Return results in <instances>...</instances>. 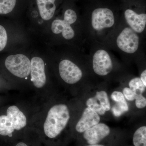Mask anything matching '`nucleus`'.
Segmentation results:
<instances>
[{"label": "nucleus", "instance_id": "1", "mask_svg": "<svg viewBox=\"0 0 146 146\" xmlns=\"http://www.w3.org/2000/svg\"><path fill=\"white\" fill-rule=\"evenodd\" d=\"M70 119L69 108L65 104H51L50 99L39 106L34 115L31 128L40 141L46 145L63 132Z\"/></svg>", "mask_w": 146, "mask_h": 146}, {"label": "nucleus", "instance_id": "2", "mask_svg": "<svg viewBox=\"0 0 146 146\" xmlns=\"http://www.w3.org/2000/svg\"><path fill=\"white\" fill-rule=\"evenodd\" d=\"M39 106L35 103H13L0 115V135L13 138V141L23 136L31 128L34 115Z\"/></svg>", "mask_w": 146, "mask_h": 146}, {"label": "nucleus", "instance_id": "3", "mask_svg": "<svg viewBox=\"0 0 146 146\" xmlns=\"http://www.w3.org/2000/svg\"><path fill=\"white\" fill-rule=\"evenodd\" d=\"M30 80L35 93V103L41 105L50 99L47 90L46 66L41 57L35 56L31 60Z\"/></svg>", "mask_w": 146, "mask_h": 146}, {"label": "nucleus", "instance_id": "4", "mask_svg": "<svg viewBox=\"0 0 146 146\" xmlns=\"http://www.w3.org/2000/svg\"><path fill=\"white\" fill-rule=\"evenodd\" d=\"M5 65L13 76L21 79H27L30 74L31 61L23 54L11 55L6 58Z\"/></svg>", "mask_w": 146, "mask_h": 146}, {"label": "nucleus", "instance_id": "5", "mask_svg": "<svg viewBox=\"0 0 146 146\" xmlns=\"http://www.w3.org/2000/svg\"><path fill=\"white\" fill-rule=\"evenodd\" d=\"M117 46L121 50L128 54H133L139 47V37L130 27L123 30L117 39Z\"/></svg>", "mask_w": 146, "mask_h": 146}, {"label": "nucleus", "instance_id": "6", "mask_svg": "<svg viewBox=\"0 0 146 146\" xmlns=\"http://www.w3.org/2000/svg\"><path fill=\"white\" fill-rule=\"evenodd\" d=\"M115 23V16L109 9L97 8L92 12L91 25L93 29L96 31H101L104 29L110 28Z\"/></svg>", "mask_w": 146, "mask_h": 146}, {"label": "nucleus", "instance_id": "7", "mask_svg": "<svg viewBox=\"0 0 146 146\" xmlns=\"http://www.w3.org/2000/svg\"><path fill=\"white\" fill-rule=\"evenodd\" d=\"M58 71L60 78L68 84H75L82 78V72L80 68L68 59L60 61L58 65Z\"/></svg>", "mask_w": 146, "mask_h": 146}, {"label": "nucleus", "instance_id": "8", "mask_svg": "<svg viewBox=\"0 0 146 146\" xmlns=\"http://www.w3.org/2000/svg\"><path fill=\"white\" fill-rule=\"evenodd\" d=\"M93 67L94 72L99 76L107 75L112 71L113 68L112 59L106 51L100 49L94 53Z\"/></svg>", "mask_w": 146, "mask_h": 146}, {"label": "nucleus", "instance_id": "9", "mask_svg": "<svg viewBox=\"0 0 146 146\" xmlns=\"http://www.w3.org/2000/svg\"><path fill=\"white\" fill-rule=\"evenodd\" d=\"M84 132V138L88 143L96 145L109 135L110 129L105 124L99 123Z\"/></svg>", "mask_w": 146, "mask_h": 146}, {"label": "nucleus", "instance_id": "10", "mask_svg": "<svg viewBox=\"0 0 146 146\" xmlns=\"http://www.w3.org/2000/svg\"><path fill=\"white\" fill-rule=\"evenodd\" d=\"M100 120L99 115L97 112L89 107L86 108L76 125V130L79 133H82L99 123Z\"/></svg>", "mask_w": 146, "mask_h": 146}, {"label": "nucleus", "instance_id": "11", "mask_svg": "<svg viewBox=\"0 0 146 146\" xmlns=\"http://www.w3.org/2000/svg\"><path fill=\"white\" fill-rule=\"evenodd\" d=\"M124 16L128 25L133 31L136 33L144 31L146 25V13L138 14L134 11L128 9L125 11Z\"/></svg>", "mask_w": 146, "mask_h": 146}, {"label": "nucleus", "instance_id": "12", "mask_svg": "<svg viewBox=\"0 0 146 146\" xmlns=\"http://www.w3.org/2000/svg\"><path fill=\"white\" fill-rule=\"evenodd\" d=\"M51 30L54 34L62 33L63 37L67 40L72 39L75 36V32L70 24L64 19H56L53 21Z\"/></svg>", "mask_w": 146, "mask_h": 146}, {"label": "nucleus", "instance_id": "13", "mask_svg": "<svg viewBox=\"0 0 146 146\" xmlns=\"http://www.w3.org/2000/svg\"><path fill=\"white\" fill-rule=\"evenodd\" d=\"M56 0H36L39 14L42 19L49 21L54 15L56 5Z\"/></svg>", "mask_w": 146, "mask_h": 146}, {"label": "nucleus", "instance_id": "14", "mask_svg": "<svg viewBox=\"0 0 146 146\" xmlns=\"http://www.w3.org/2000/svg\"><path fill=\"white\" fill-rule=\"evenodd\" d=\"M135 146H146V127H141L135 131L133 136Z\"/></svg>", "mask_w": 146, "mask_h": 146}, {"label": "nucleus", "instance_id": "15", "mask_svg": "<svg viewBox=\"0 0 146 146\" xmlns=\"http://www.w3.org/2000/svg\"><path fill=\"white\" fill-rule=\"evenodd\" d=\"M17 0H0V14L11 12L16 6Z\"/></svg>", "mask_w": 146, "mask_h": 146}, {"label": "nucleus", "instance_id": "16", "mask_svg": "<svg viewBox=\"0 0 146 146\" xmlns=\"http://www.w3.org/2000/svg\"><path fill=\"white\" fill-rule=\"evenodd\" d=\"M129 88L137 94H142L145 90L146 86H145L140 78H135L131 79L129 83Z\"/></svg>", "mask_w": 146, "mask_h": 146}, {"label": "nucleus", "instance_id": "17", "mask_svg": "<svg viewBox=\"0 0 146 146\" xmlns=\"http://www.w3.org/2000/svg\"><path fill=\"white\" fill-rule=\"evenodd\" d=\"M95 97L100 102V104L104 108L106 111L110 110L111 108L110 103L107 93L105 91H98Z\"/></svg>", "mask_w": 146, "mask_h": 146}, {"label": "nucleus", "instance_id": "18", "mask_svg": "<svg viewBox=\"0 0 146 146\" xmlns=\"http://www.w3.org/2000/svg\"><path fill=\"white\" fill-rule=\"evenodd\" d=\"M86 105L88 107L93 110L98 115H102L105 113L106 110L100 104L98 103V100L95 97L90 98L87 100Z\"/></svg>", "mask_w": 146, "mask_h": 146}, {"label": "nucleus", "instance_id": "19", "mask_svg": "<svg viewBox=\"0 0 146 146\" xmlns=\"http://www.w3.org/2000/svg\"><path fill=\"white\" fill-rule=\"evenodd\" d=\"M30 129L27 131L23 136L13 141V146H35L34 145L35 141L33 142L30 141L29 137V131Z\"/></svg>", "mask_w": 146, "mask_h": 146}, {"label": "nucleus", "instance_id": "20", "mask_svg": "<svg viewBox=\"0 0 146 146\" xmlns=\"http://www.w3.org/2000/svg\"><path fill=\"white\" fill-rule=\"evenodd\" d=\"M129 110V107L126 101L117 103L112 108V111L115 117H119Z\"/></svg>", "mask_w": 146, "mask_h": 146}, {"label": "nucleus", "instance_id": "21", "mask_svg": "<svg viewBox=\"0 0 146 146\" xmlns=\"http://www.w3.org/2000/svg\"><path fill=\"white\" fill-rule=\"evenodd\" d=\"M77 19L76 13L72 9H68L65 11L64 14V20L70 25L74 23Z\"/></svg>", "mask_w": 146, "mask_h": 146}, {"label": "nucleus", "instance_id": "22", "mask_svg": "<svg viewBox=\"0 0 146 146\" xmlns=\"http://www.w3.org/2000/svg\"><path fill=\"white\" fill-rule=\"evenodd\" d=\"M7 42L6 31L3 27L0 25V52L5 48Z\"/></svg>", "mask_w": 146, "mask_h": 146}, {"label": "nucleus", "instance_id": "23", "mask_svg": "<svg viewBox=\"0 0 146 146\" xmlns=\"http://www.w3.org/2000/svg\"><path fill=\"white\" fill-rule=\"evenodd\" d=\"M123 95L127 100L131 101L135 99L137 94L130 88L125 87L123 89Z\"/></svg>", "mask_w": 146, "mask_h": 146}, {"label": "nucleus", "instance_id": "24", "mask_svg": "<svg viewBox=\"0 0 146 146\" xmlns=\"http://www.w3.org/2000/svg\"><path fill=\"white\" fill-rule=\"evenodd\" d=\"M135 100L136 106L138 108L142 109L146 107V99L142 94H137L135 98Z\"/></svg>", "mask_w": 146, "mask_h": 146}, {"label": "nucleus", "instance_id": "25", "mask_svg": "<svg viewBox=\"0 0 146 146\" xmlns=\"http://www.w3.org/2000/svg\"><path fill=\"white\" fill-rule=\"evenodd\" d=\"M112 100L117 103L123 102L126 101L125 98L121 92L115 91L111 95Z\"/></svg>", "mask_w": 146, "mask_h": 146}, {"label": "nucleus", "instance_id": "26", "mask_svg": "<svg viewBox=\"0 0 146 146\" xmlns=\"http://www.w3.org/2000/svg\"><path fill=\"white\" fill-rule=\"evenodd\" d=\"M140 79L145 86H146V70H145L141 73Z\"/></svg>", "mask_w": 146, "mask_h": 146}, {"label": "nucleus", "instance_id": "27", "mask_svg": "<svg viewBox=\"0 0 146 146\" xmlns=\"http://www.w3.org/2000/svg\"><path fill=\"white\" fill-rule=\"evenodd\" d=\"M87 146H104L102 145H98V144H96V145H89Z\"/></svg>", "mask_w": 146, "mask_h": 146}]
</instances>
